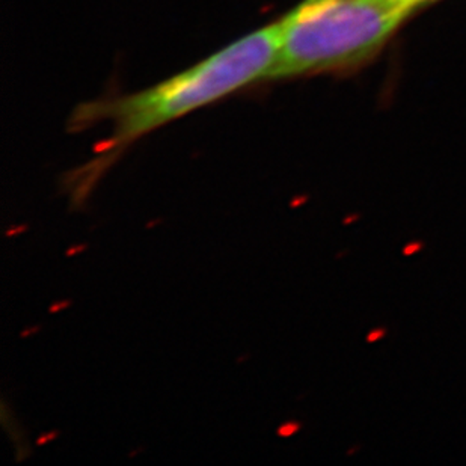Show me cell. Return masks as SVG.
Returning <instances> with one entry per match:
<instances>
[{"label": "cell", "instance_id": "cell-3", "mask_svg": "<svg viewBox=\"0 0 466 466\" xmlns=\"http://www.w3.org/2000/svg\"><path fill=\"white\" fill-rule=\"evenodd\" d=\"M367 2L410 15L417 6H420L426 0H367Z\"/></svg>", "mask_w": 466, "mask_h": 466}, {"label": "cell", "instance_id": "cell-1", "mask_svg": "<svg viewBox=\"0 0 466 466\" xmlns=\"http://www.w3.org/2000/svg\"><path fill=\"white\" fill-rule=\"evenodd\" d=\"M278 43V22L270 23L150 88L79 106L71 116L73 132L107 121L112 133L89 162L64 177L62 192L71 208H84L110 167L141 137L257 80H268Z\"/></svg>", "mask_w": 466, "mask_h": 466}, {"label": "cell", "instance_id": "cell-2", "mask_svg": "<svg viewBox=\"0 0 466 466\" xmlns=\"http://www.w3.org/2000/svg\"><path fill=\"white\" fill-rule=\"evenodd\" d=\"M406 18L367 0H302L278 20L277 61L268 80L361 66Z\"/></svg>", "mask_w": 466, "mask_h": 466}]
</instances>
